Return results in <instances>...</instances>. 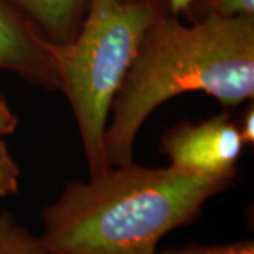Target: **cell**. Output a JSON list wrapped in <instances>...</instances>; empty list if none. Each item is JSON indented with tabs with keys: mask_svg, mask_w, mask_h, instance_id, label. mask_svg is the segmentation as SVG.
<instances>
[{
	"mask_svg": "<svg viewBox=\"0 0 254 254\" xmlns=\"http://www.w3.org/2000/svg\"><path fill=\"white\" fill-rule=\"evenodd\" d=\"M20 175L18 164L13 158L6 143L0 140V199L17 192Z\"/></svg>",
	"mask_w": 254,
	"mask_h": 254,
	"instance_id": "9",
	"label": "cell"
},
{
	"mask_svg": "<svg viewBox=\"0 0 254 254\" xmlns=\"http://www.w3.org/2000/svg\"><path fill=\"white\" fill-rule=\"evenodd\" d=\"M243 147L239 126L227 113L200 123H181L161 141L173 167L200 174H236Z\"/></svg>",
	"mask_w": 254,
	"mask_h": 254,
	"instance_id": "4",
	"label": "cell"
},
{
	"mask_svg": "<svg viewBox=\"0 0 254 254\" xmlns=\"http://www.w3.org/2000/svg\"><path fill=\"white\" fill-rule=\"evenodd\" d=\"M0 69L18 73L43 88H58V76L46 38L0 0Z\"/></svg>",
	"mask_w": 254,
	"mask_h": 254,
	"instance_id": "5",
	"label": "cell"
},
{
	"mask_svg": "<svg viewBox=\"0 0 254 254\" xmlns=\"http://www.w3.org/2000/svg\"><path fill=\"white\" fill-rule=\"evenodd\" d=\"M236 174H200L134 163L71 181L43 210L50 254H155L160 240L193 222Z\"/></svg>",
	"mask_w": 254,
	"mask_h": 254,
	"instance_id": "2",
	"label": "cell"
},
{
	"mask_svg": "<svg viewBox=\"0 0 254 254\" xmlns=\"http://www.w3.org/2000/svg\"><path fill=\"white\" fill-rule=\"evenodd\" d=\"M17 115L11 110L7 100L0 95V136L10 134L17 128Z\"/></svg>",
	"mask_w": 254,
	"mask_h": 254,
	"instance_id": "11",
	"label": "cell"
},
{
	"mask_svg": "<svg viewBox=\"0 0 254 254\" xmlns=\"http://www.w3.org/2000/svg\"><path fill=\"white\" fill-rule=\"evenodd\" d=\"M239 131L243 140V144H253L254 143V106L250 103L243 113L242 122L239 125Z\"/></svg>",
	"mask_w": 254,
	"mask_h": 254,
	"instance_id": "12",
	"label": "cell"
},
{
	"mask_svg": "<svg viewBox=\"0 0 254 254\" xmlns=\"http://www.w3.org/2000/svg\"><path fill=\"white\" fill-rule=\"evenodd\" d=\"M155 254H254L253 240H240L223 245H199L190 243L182 247L165 249Z\"/></svg>",
	"mask_w": 254,
	"mask_h": 254,
	"instance_id": "8",
	"label": "cell"
},
{
	"mask_svg": "<svg viewBox=\"0 0 254 254\" xmlns=\"http://www.w3.org/2000/svg\"><path fill=\"white\" fill-rule=\"evenodd\" d=\"M206 10L222 17L254 16V0H208Z\"/></svg>",
	"mask_w": 254,
	"mask_h": 254,
	"instance_id": "10",
	"label": "cell"
},
{
	"mask_svg": "<svg viewBox=\"0 0 254 254\" xmlns=\"http://www.w3.org/2000/svg\"><path fill=\"white\" fill-rule=\"evenodd\" d=\"M198 0H168L170 9H171V14L174 16H180L184 11H188L190 7Z\"/></svg>",
	"mask_w": 254,
	"mask_h": 254,
	"instance_id": "13",
	"label": "cell"
},
{
	"mask_svg": "<svg viewBox=\"0 0 254 254\" xmlns=\"http://www.w3.org/2000/svg\"><path fill=\"white\" fill-rule=\"evenodd\" d=\"M0 254H50L40 236L33 235L11 213H0Z\"/></svg>",
	"mask_w": 254,
	"mask_h": 254,
	"instance_id": "7",
	"label": "cell"
},
{
	"mask_svg": "<svg viewBox=\"0 0 254 254\" xmlns=\"http://www.w3.org/2000/svg\"><path fill=\"white\" fill-rule=\"evenodd\" d=\"M76 36L64 44L46 38L58 89L69 102L89 175L109 168L105 131L112 102L158 10L150 0H88Z\"/></svg>",
	"mask_w": 254,
	"mask_h": 254,
	"instance_id": "3",
	"label": "cell"
},
{
	"mask_svg": "<svg viewBox=\"0 0 254 254\" xmlns=\"http://www.w3.org/2000/svg\"><path fill=\"white\" fill-rule=\"evenodd\" d=\"M40 34L55 44H64L76 36L86 0H14Z\"/></svg>",
	"mask_w": 254,
	"mask_h": 254,
	"instance_id": "6",
	"label": "cell"
},
{
	"mask_svg": "<svg viewBox=\"0 0 254 254\" xmlns=\"http://www.w3.org/2000/svg\"><path fill=\"white\" fill-rule=\"evenodd\" d=\"M157 13L112 102L105 131L109 167L133 161L140 128L165 100L203 92L235 108L254 96V16L206 13L185 26Z\"/></svg>",
	"mask_w": 254,
	"mask_h": 254,
	"instance_id": "1",
	"label": "cell"
}]
</instances>
